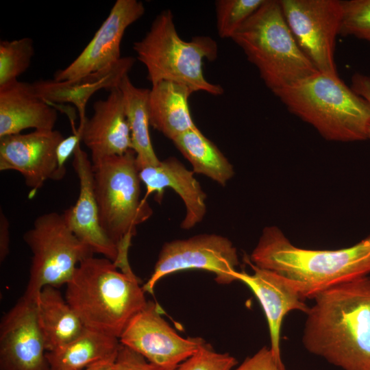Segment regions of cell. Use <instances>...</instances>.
<instances>
[{
  "mask_svg": "<svg viewBox=\"0 0 370 370\" xmlns=\"http://www.w3.org/2000/svg\"><path fill=\"white\" fill-rule=\"evenodd\" d=\"M132 56L121 58L111 67L85 76L75 82L40 79L30 83L34 92L49 104L73 103L79 114V123L86 119V106L89 99L98 90L119 88L123 77L134 65Z\"/></svg>",
  "mask_w": 370,
  "mask_h": 370,
  "instance_id": "20",
  "label": "cell"
},
{
  "mask_svg": "<svg viewBox=\"0 0 370 370\" xmlns=\"http://www.w3.org/2000/svg\"><path fill=\"white\" fill-rule=\"evenodd\" d=\"M92 164L100 223L118 248V259L114 263L121 271H130L128 254L132 238L137 226L149 219L153 212L147 201L140 196L136 153L130 149Z\"/></svg>",
  "mask_w": 370,
  "mask_h": 370,
  "instance_id": "5",
  "label": "cell"
},
{
  "mask_svg": "<svg viewBox=\"0 0 370 370\" xmlns=\"http://www.w3.org/2000/svg\"><path fill=\"white\" fill-rule=\"evenodd\" d=\"M94 365H91L90 367H88L87 369H85L84 370H93L94 369Z\"/></svg>",
  "mask_w": 370,
  "mask_h": 370,
  "instance_id": "36",
  "label": "cell"
},
{
  "mask_svg": "<svg viewBox=\"0 0 370 370\" xmlns=\"http://www.w3.org/2000/svg\"><path fill=\"white\" fill-rule=\"evenodd\" d=\"M93 114L79 123L82 141L91 153V161L122 155L132 149L130 130L119 88L93 104Z\"/></svg>",
  "mask_w": 370,
  "mask_h": 370,
  "instance_id": "17",
  "label": "cell"
},
{
  "mask_svg": "<svg viewBox=\"0 0 370 370\" xmlns=\"http://www.w3.org/2000/svg\"><path fill=\"white\" fill-rule=\"evenodd\" d=\"M64 137L58 130H34L0 138V170L22 175L32 198L56 170V149Z\"/></svg>",
  "mask_w": 370,
  "mask_h": 370,
  "instance_id": "14",
  "label": "cell"
},
{
  "mask_svg": "<svg viewBox=\"0 0 370 370\" xmlns=\"http://www.w3.org/2000/svg\"><path fill=\"white\" fill-rule=\"evenodd\" d=\"M175 368L159 366L149 362L145 357L121 344L113 364L112 370H175Z\"/></svg>",
  "mask_w": 370,
  "mask_h": 370,
  "instance_id": "30",
  "label": "cell"
},
{
  "mask_svg": "<svg viewBox=\"0 0 370 370\" xmlns=\"http://www.w3.org/2000/svg\"><path fill=\"white\" fill-rule=\"evenodd\" d=\"M73 155V166L78 177L79 191L75 204L62 214L73 234L94 254L115 262L119 256L118 248L106 234L100 223L94 191L92 161L80 143Z\"/></svg>",
  "mask_w": 370,
  "mask_h": 370,
  "instance_id": "16",
  "label": "cell"
},
{
  "mask_svg": "<svg viewBox=\"0 0 370 370\" xmlns=\"http://www.w3.org/2000/svg\"><path fill=\"white\" fill-rule=\"evenodd\" d=\"M245 261L251 267L253 273L238 271L236 273V280L247 285L259 301L268 324L270 349L277 362L284 367L280 352L283 319L292 310H299L306 314L310 307L288 280L273 271L254 265L247 257Z\"/></svg>",
  "mask_w": 370,
  "mask_h": 370,
  "instance_id": "15",
  "label": "cell"
},
{
  "mask_svg": "<svg viewBox=\"0 0 370 370\" xmlns=\"http://www.w3.org/2000/svg\"><path fill=\"white\" fill-rule=\"evenodd\" d=\"M237 364L234 356L228 353L217 352L205 342L175 370H232Z\"/></svg>",
  "mask_w": 370,
  "mask_h": 370,
  "instance_id": "29",
  "label": "cell"
},
{
  "mask_svg": "<svg viewBox=\"0 0 370 370\" xmlns=\"http://www.w3.org/2000/svg\"><path fill=\"white\" fill-rule=\"evenodd\" d=\"M34 55V42L25 37L0 42V87L18 80L31 64Z\"/></svg>",
  "mask_w": 370,
  "mask_h": 370,
  "instance_id": "26",
  "label": "cell"
},
{
  "mask_svg": "<svg viewBox=\"0 0 370 370\" xmlns=\"http://www.w3.org/2000/svg\"><path fill=\"white\" fill-rule=\"evenodd\" d=\"M36 307L47 352L75 339L85 328L58 287L45 286L37 297Z\"/></svg>",
  "mask_w": 370,
  "mask_h": 370,
  "instance_id": "22",
  "label": "cell"
},
{
  "mask_svg": "<svg viewBox=\"0 0 370 370\" xmlns=\"http://www.w3.org/2000/svg\"><path fill=\"white\" fill-rule=\"evenodd\" d=\"M231 39L273 93L319 72L295 40L279 1L266 0Z\"/></svg>",
  "mask_w": 370,
  "mask_h": 370,
  "instance_id": "6",
  "label": "cell"
},
{
  "mask_svg": "<svg viewBox=\"0 0 370 370\" xmlns=\"http://www.w3.org/2000/svg\"><path fill=\"white\" fill-rule=\"evenodd\" d=\"M10 223L1 210L0 212V262L7 258L10 251Z\"/></svg>",
  "mask_w": 370,
  "mask_h": 370,
  "instance_id": "33",
  "label": "cell"
},
{
  "mask_svg": "<svg viewBox=\"0 0 370 370\" xmlns=\"http://www.w3.org/2000/svg\"><path fill=\"white\" fill-rule=\"evenodd\" d=\"M160 311L158 304L149 300L128 323L119 341L153 364L176 368L206 341L200 337L181 336Z\"/></svg>",
  "mask_w": 370,
  "mask_h": 370,
  "instance_id": "11",
  "label": "cell"
},
{
  "mask_svg": "<svg viewBox=\"0 0 370 370\" xmlns=\"http://www.w3.org/2000/svg\"><path fill=\"white\" fill-rule=\"evenodd\" d=\"M121 343L116 337L84 328L68 343L47 352L49 370H84L96 363L115 359Z\"/></svg>",
  "mask_w": 370,
  "mask_h": 370,
  "instance_id": "23",
  "label": "cell"
},
{
  "mask_svg": "<svg viewBox=\"0 0 370 370\" xmlns=\"http://www.w3.org/2000/svg\"><path fill=\"white\" fill-rule=\"evenodd\" d=\"M140 280L105 257H88L66 284L65 299L85 328L119 339L147 304Z\"/></svg>",
  "mask_w": 370,
  "mask_h": 370,
  "instance_id": "3",
  "label": "cell"
},
{
  "mask_svg": "<svg viewBox=\"0 0 370 370\" xmlns=\"http://www.w3.org/2000/svg\"><path fill=\"white\" fill-rule=\"evenodd\" d=\"M238 264L236 248L227 238L214 234H198L164 244L151 275L142 286L145 293L153 294L160 279L188 269L208 271L215 275L217 283L229 284L236 281Z\"/></svg>",
  "mask_w": 370,
  "mask_h": 370,
  "instance_id": "10",
  "label": "cell"
},
{
  "mask_svg": "<svg viewBox=\"0 0 370 370\" xmlns=\"http://www.w3.org/2000/svg\"><path fill=\"white\" fill-rule=\"evenodd\" d=\"M247 258L288 280L304 299H314L333 286L370 274V234L347 247L310 249L293 245L279 227L268 226Z\"/></svg>",
  "mask_w": 370,
  "mask_h": 370,
  "instance_id": "2",
  "label": "cell"
},
{
  "mask_svg": "<svg viewBox=\"0 0 370 370\" xmlns=\"http://www.w3.org/2000/svg\"><path fill=\"white\" fill-rule=\"evenodd\" d=\"M58 112L38 97L29 83L18 80L0 87V138L26 129L52 130Z\"/></svg>",
  "mask_w": 370,
  "mask_h": 370,
  "instance_id": "19",
  "label": "cell"
},
{
  "mask_svg": "<svg viewBox=\"0 0 370 370\" xmlns=\"http://www.w3.org/2000/svg\"><path fill=\"white\" fill-rule=\"evenodd\" d=\"M123 95L125 112L130 130L132 149L136 153L139 170L160 162L149 135V95L150 89L135 86L128 75L119 86Z\"/></svg>",
  "mask_w": 370,
  "mask_h": 370,
  "instance_id": "24",
  "label": "cell"
},
{
  "mask_svg": "<svg viewBox=\"0 0 370 370\" xmlns=\"http://www.w3.org/2000/svg\"><path fill=\"white\" fill-rule=\"evenodd\" d=\"M143 2L116 0L92 38L66 68L53 75L57 82H75L106 70L121 59V42L127 28L145 14Z\"/></svg>",
  "mask_w": 370,
  "mask_h": 370,
  "instance_id": "12",
  "label": "cell"
},
{
  "mask_svg": "<svg viewBox=\"0 0 370 370\" xmlns=\"http://www.w3.org/2000/svg\"><path fill=\"white\" fill-rule=\"evenodd\" d=\"M343 16L340 35L370 42V0L342 1Z\"/></svg>",
  "mask_w": 370,
  "mask_h": 370,
  "instance_id": "28",
  "label": "cell"
},
{
  "mask_svg": "<svg viewBox=\"0 0 370 370\" xmlns=\"http://www.w3.org/2000/svg\"><path fill=\"white\" fill-rule=\"evenodd\" d=\"M139 177L146 187L143 198L153 193L160 201L166 188H171L181 197L186 207V214L182 228L189 230L200 223L206 213V195L194 177V172L186 169L175 158H169L156 165L139 170Z\"/></svg>",
  "mask_w": 370,
  "mask_h": 370,
  "instance_id": "18",
  "label": "cell"
},
{
  "mask_svg": "<svg viewBox=\"0 0 370 370\" xmlns=\"http://www.w3.org/2000/svg\"><path fill=\"white\" fill-rule=\"evenodd\" d=\"M133 49L147 68L151 85L171 81L187 86L193 92L203 91L214 96L223 93V88L209 82L203 72L204 59H217V43L206 36H197L188 42L182 40L169 10L156 16L145 36L134 42Z\"/></svg>",
  "mask_w": 370,
  "mask_h": 370,
  "instance_id": "7",
  "label": "cell"
},
{
  "mask_svg": "<svg viewBox=\"0 0 370 370\" xmlns=\"http://www.w3.org/2000/svg\"><path fill=\"white\" fill-rule=\"evenodd\" d=\"M81 141L82 131L77 128L72 135L60 142L56 149L57 165L53 180H60L64 177L66 173L65 164Z\"/></svg>",
  "mask_w": 370,
  "mask_h": 370,
  "instance_id": "31",
  "label": "cell"
},
{
  "mask_svg": "<svg viewBox=\"0 0 370 370\" xmlns=\"http://www.w3.org/2000/svg\"><path fill=\"white\" fill-rule=\"evenodd\" d=\"M298 45L319 72L339 77L334 60L343 10L339 0H279Z\"/></svg>",
  "mask_w": 370,
  "mask_h": 370,
  "instance_id": "9",
  "label": "cell"
},
{
  "mask_svg": "<svg viewBox=\"0 0 370 370\" xmlns=\"http://www.w3.org/2000/svg\"><path fill=\"white\" fill-rule=\"evenodd\" d=\"M288 111L325 139H368L370 104L339 77L318 72L273 92Z\"/></svg>",
  "mask_w": 370,
  "mask_h": 370,
  "instance_id": "4",
  "label": "cell"
},
{
  "mask_svg": "<svg viewBox=\"0 0 370 370\" xmlns=\"http://www.w3.org/2000/svg\"><path fill=\"white\" fill-rule=\"evenodd\" d=\"M116 359V358H115ZM115 359L102 361L95 364L93 370H112Z\"/></svg>",
  "mask_w": 370,
  "mask_h": 370,
  "instance_id": "35",
  "label": "cell"
},
{
  "mask_svg": "<svg viewBox=\"0 0 370 370\" xmlns=\"http://www.w3.org/2000/svg\"><path fill=\"white\" fill-rule=\"evenodd\" d=\"M172 141L190 162L194 173L204 175L221 186L234 176L232 164L198 128L188 130Z\"/></svg>",
  "mask_w": 370,
  "mask_h": 370,
  "instance_id": "25",
  "label": "cell"
},
{
  "mask_svg": "<svg viewBox=\"0 0 370 370\" xmlns=\"http://www.w3.org/2000/svg\"><path fill=\"white\" fill-rule=\"evenodd\" d=\"M36 301L23 295L1 319L0 370H49Z\"/></svg>",
  "mask_w": 370,
  "mask_h": 370,
  "instance_id": "13",
  "label": "cell"
},
{
  "mask_svg": "<svg viewBox=\"0 0 370 370\" xmlns=\"http://www.w3.org/2000/svg\"><path fill=\"white\" fill-rule=\"evenodd\" d=\"M234 370H285V367L277 362L270 348L264 346Z\"/></svg>",
  "mask_w": 370,
  "mask_h": 370,
  "instance_id": "32",
  "label": "cell"
},
{
  "mask_svg": "<svg viewBox=\"0 0 370 370\" xmlns=\"http://www.w3.org/2000/svg\"><path fill=\"white\" fill-rule=\"evenodd\" d=\"M352 88L359 95L365 98L370 104V77L360 73H355L352 78ZM370 139V127L368 132Z\"/></svg>",
  "mask_w": 370,
  "mask_h": 370,
  "instance_id": "34",
  "label": "cell"
},
{
  "mask_svg": "<svg viewBox=\"0 0 370 370\" xmlns=\"http://www.w3.org/2000/svg\"><path fill=\"white\" fill-rule=\"evenodd\" d=\"M314 300L302 336L306 350L343 370H370V276L333 286Z\"/></svg>",
  "mask_w": 370,
  "mask_h": 370,
  "instance_id": "1",
  "label": "cell"
},
{
  "mask_svg": "<svg viewBox=\"0 0 370 370\" xmlns=\"http://www.w3.org/2000/svg\"><path fill=\"white\" fill-rule=\"evenodd\" d=\"M192 93L187 86L171 81L151 85L149 95L150 125L171 140L197 128L188 106Z\"/></svg>",
  "mask_w": 370,
  "mask_h": 370,
  "instance_id": "21",
  "label": "cell"
},
{
  "mask_svg": "<svg viewBox=\"0 0 370 370\" xmlns=\"http://www.w3.org/2000/svg\"><path fill=\"white\" fill-rule=\"evenodd\" d=\"M266 0L215 1L217 29L221 38H232L241 26Z\"/></svg>",
  "mask_w": 370,
  "mask_h": 370,
  "instance_id": "27",
  "label": "cell"
},
{
  "mask_svg": "<svg viewBox=\"0 0 370 370\" xmlns=\"http://www.w3.org/2000/svg\"><path fill=\"white\" fill-rule=\"evenodd\" d=\"M32 253L29 276L23 295L36 301L47 286L59 287L72 278L78 264L94 253L71 231L62 213L50 212L34 220L23 234Z\"/></svg>",
  "mask_w": 370,
  "mask_h": 370,
  "instance_id": "8",
  "label": "cell"
}]
</instances>
